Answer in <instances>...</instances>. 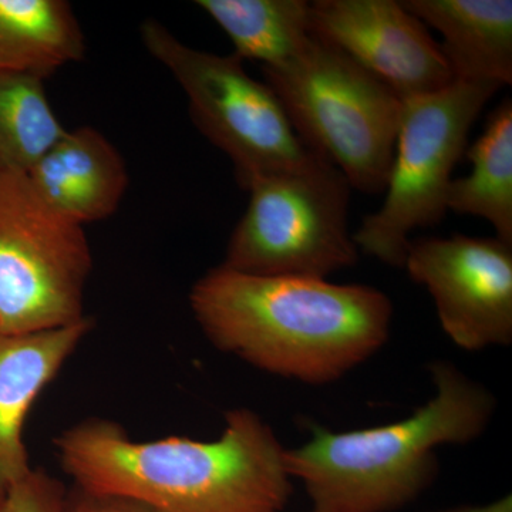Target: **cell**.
I'll return each instance as SVG.
<instances>
[{
  "instance_id": "1",
  "label": "cell",
  "mask_w": 512,
  "mask_h": 512,
  "mask_svg": "<svg viewBox=\"0 0 512 512\" xmlns=\"http://www.w3.org/2000/svg\"><path fill=\"white\" fill-rule=\"evenodd\" d=\"M214 348L306 384L342 379L386 345L393 302L369 285L211 268L190 292Z\"/></svg>"
},
{
  "instance_id": "2",
  "label": "cell",
  "mask_w": 512,
  "mask_h": 512,
  "mask_svg": "<svg viewBox=\"0 0 512 512\" xmlns=\"http://www.w3.org/2000/svg\"><path fill=\"white\" fill-rule=\"evenodd\" d=\"M73 484L126 495L157 512H284L292 477L275 431L254 410L225 414L218 439L136 441L106 419H87L53 439Z\"/></svg>"
},
{
  "instance_id": "3",
  "label": "cell",
  "mask_w": 512,
  "mask_h": 512,
  "mask_svg": "<svg viewBox=\"0 0 512 512\" xmlns=\"http://www.w3.org/2000/svg\"><path fill=\"white\" fill-rule=\"evenodd\" d=\"M434 396L406 419L340 431L309 424L311 437L286 448L289 476L302 481L312 512H392L439 474L436 448L471 443L493 420L495 397L454 363L436 360Z\"/></svg>"
},
{
  "instance_id": "4",
  "label": "cell",
  "mask_w": 512,
  "mask_h": 512,
  "mask_svg": "<svg viewBox=\"0 0 512 512\" xmlns=\"http://www.w3.org/2000/svg\"><path fill=\"white\" fill-rule=\"evenodd\" d=\"M261 70L303 146L335 165L352 190H386L403 99L313 35L291 60Z\"/></svg>"
},
{
  "instance_id": "5",
  "label": "cell",
  "mask_w": 512,
  "mask_h": 512,
  "mask_svg": "<svg viewBox=\"0 0 512 512\" xmlns=\"http://www.w3.org/2000/svg\"><path fill=\"white\" fill-rule=\"evenodd\" d=\"M247 211L221 265L242 274L328 279L359 261L349 232L350 187L319 157L249 181Z\"/></svg>"
},
{
  "instance_id": "6",
  "label": "cell",
  "mask_w": 512,
  "mask_h": 512,
  "mask_svg": "<svg viewBox=\"0 0 512 512\" xmlns=\"http://www.w3.org/2000/svg\"><path fill=\"white\" fill-rule=\"evenodd\" d=\"M500 89L456 80L440 92L403 100L386 198L353 234L359 252L403 268L414 229L436 227L446 217L454 168L466 154L471 128Z\"/></svg>"
},
{
  "instance_id": "7",
  "label": "cell",
  "mask_w": 512,
  "mask_h": 512,
  "mask_svg": "<svg viewBox=\"0 0 512 512\" xmlns=\"http://www.w3.org/2000/svg\"><path fill=\"white\" fill-rule=\"evenodd\" d=\"M141 42L170 72L188 99L202 136L234 164L239 187L252 178L315 161L303 146L268 84L252 79L234 53L217 55L185 45L163 23L147 19Z\"/></svg>"
},
{
  "instance_id": "8",
  "label": "cell",
  "mask_w": 512,
  "mask_h": 512,
  "mask_svg": "<svg viewBox=\"0 0 512 512\" xmlns=\"http://www.w3.org/2000/svg\"><path fill=\"white\" fill-rule=\"evenodd\" d=\"M93 254L82 225L56 211L28 173H0V333L42 332L86 319Z\"/></svg>"
},
{
  "instance_id": "9",
  "label": "cell",
  "mask_w": 512,
  "mask_h": 512,
  "mask_svg": "<svg viewBox=\"0 0 512 512\" xmlns=\"http://www.w3.org/2000/svg\"><path fill=\"white\" fill-rule=\"evenodd\" d=\"M404 269L426 286L441 328L477 352L512 342V245L456 234L410 241Z\"/></svg>"
},
{
  "instance_id": "10",
  "label": "cell",
  "mask_w": 512,
  "mask_h": 512,
  "mask_svg": "<svg viewBox=\"0 0 512 512\" xmlns=\"http://www.w3.org/2000/svg\"><path fill=\"white\" fill-rule=\"evenodd\" d=\"M311 35L338 47L403 100L456 82L440 43L396 0H315Z\"/></svg>"
},
{
  "instance_id": "11",
  "label": "cell",
  "mask_w": 512,
  "mask_h": 512,
  "mask_svg": "<svg viewBox=\"0 0 512 512\" xmlns=\"http://www.w3.org/2000/svg\"><path fill=\"white\" fill-rule=\"evenodd\" d=\"M94 326L87 316L66 328L0 333V495L33 470L23 436L30 410Z\"/></svg>"
},
{
  "instance_id": "12",
  "label": "cell",
  "mask_w": 512,
  "mask_h": 512,
  "mask_svg": "<svg viewBox=\"0 0 512 512\" xmlns=\"http://www.w3.org/2000/svg\"><path fill=\"white\" fill-rule=\"evenodd\" d=\"M28 175L56 211L82 227L113 217L130 184L120 151L90 126L66 128Z\"/></svg>"
},
{
  "instance_id": "13",
  "label": "cell",
  "mask_w": 512,
  "mask_h": 512,
  "mask_svg": "<svg viewBox=\"0 0 512 512\" xmlns=\"http://www.w3.org/2000/svg\"><path fill=\"white\" fill-rule=\"evenodd\" d=\"M402 5L439 30L454 79L512 84L511 0H403Z\"/></svg>"
},
{
  "instance_id": "14",
  "label": "cell",
  "mask_w": 512,
  "mask_h": 512,
  "mask_svg": "<svg viewBox=\"0 0 512 512\" xmlns=\"http://www.w3.org/2000/svg\"><path fill=\"white\" fill-rule=\"evenodd\" d=\"M87 45L73 6L64 0H0V74L46 80L82 62Z\"/></svg>"
},
{
  "instance_id": "15",
  "label": "cell",
  "mask_w": 512,
  "mask_h": 512,
  "mask_svg": "<svg viewBox=\"0 0 512 512\" xmlns=\"http://www.w3.org/2000/svg\"><path fill=\"white\" fill-rule=\"evenodd\" d=\"M471 173L453 178L447 211L490 222L495 238L512 245V100L488 114L485 127L466 154Z\"/></svg>"
},
{
  "instance_id": "16",
  "label": "cell",
  "mask_w": 512,
  "mask_h": 512,
  "mask_svg": "<svg viewBox=\"0 0 512 512\" xmlns=\"http://www.w3.org/2000/svg\"><path fill=\"white\" fill-rule=\"evenodd\" d=\"M195 5L224 30L235 56L261 67L288 62L311 37L306 0H197Z\"/></svg>"
},
{
  "instance_id": "17",
  "label": "cell",
  "mask_w": 512,
  "mask_h": 512,
  "mask_svg": "<svg viewBox=\"0 0 512 512\" xmlns=\"http://www.w3.org/2000/svg\"><path fill=\"white\" fill-rule=\"evenodd\" d=\"M64 131L45 80L0 74V173H28Z\"/></svg>"
},
{
  "instance_id": "18",
  "label": "cell",
  "mask_w": 512,
  "mask_h": 512,
  "mask_svg": "<svg viewBox=\"0 0 512 512\" xmlns=\"http://www.w3.org/2000/svg\"><path fill=\"white\" fill-rule=\"evenodd\" d=\"M66 490L43 468H33L5 494L3 512H62Z\"/></svg>"
},
{
  "instance_id": "19",
  "label": "cell",
  "mask_w": 512,
  "mask_h": 512,
  "mask_svg": "<svg viewBox=\"0 0 512 512\" xmlns=\"http://www.w3.org/2000/svg\"><path fill=\"white\" fill-rule=\"evenodd\" d=\"M62 512H157L126 495L90 490L73 484L64 495Z\"/></svg>"
},
{
  "instance_id": "20",
  "label": "cell",
  "mask_w": 512,
  "mask_h": 512,
  "mask_svg": "<svg viewBox=\"0 0 512 512\" xmlns=\"http://www.w3.org/2000/svg\"><path fill=\"white\" fill-rule=\"evenodd\" d=\"M437 512H512L511 495H505L500 500L485 505H464V507L448 508Z\"/></svg>"
},
{
  "instance_id": "21",
  "label": "cell",
  "mask_w": 512,
  "mask_h": 512,
  "mask_svg": "<svg viewBox=\"0 0 512 512\" xmlns=\"http://www.w3.org/2000/svg\"><path fill=\"white\" fill-rule=\"evenodd\" d=\"M3 503H5V495H0V512H3Z\"/></svg>"
}]
</instances>
